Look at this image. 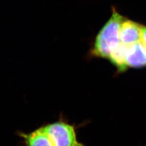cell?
I'll list each match as a JSON object with an SVG mask.
<instances>
[{
	"mask_svg": "<svg viewBox=\"0 0 146 146\" xmlns=\"http://www.w3.org/2000/svg\"><path fill=\"white\" fill-rule=\"evenodd\" d=\"M126 46L121 43L110 55L108 60L120 72H123L127 69L125 63Z\"/></svg>",
	"mask_w": 146,
	"mask_h": 146,
	"instance_id": "8992f818",
	"label": "cell"
},
{
	"mask_svg": "<svg viewBox=\"0 0 146 146\" xmlns=\"http://www.w3.org/2000/svg\"><path fill=\"white\" fill-rule=\"evenodd\" d=\"M125 58L127 68L146 67V47L142 40L126 47Z\"/></svg>",
	"mask_w": 146,
	"mask_h": 146,
	"instance_id": "5b68a950",
	"label": "cell"
},
{
	"mask_svg": "<svg viewBox=\"0 0 146 146\" xmlns=\"http://www.w3.org/2000/svg\"><path fill=\"white\" fill-rule=\"evenodd\" d=\"M125 19L115 8H112L110 19L100 29L95 38L90 50V56L94 58L108 59L110 55L120 45V28Z\"/></svg>",
	"mask_w": 146,
	"mask_h": 146,
	"instance_id": "6da1fadb",
	"label": "cell"
},
{
	"mask_svg": "<svg viewBox=\"0 0 146 146\" xmlns=\"http://www.w3.org/2000/svg\"><path fill=\"white\" fill-rule=\"evenodd\" d=\"M142 41L146 47V26L142 25Z\"/></svg>",
	"mask_w": 146,
	"mask_h": 146,
	"instance_id": "52a82bcc",
	"label": "cell"
},
{
	"mask_svg": "<svg viewBox=\"0 0 146 146\" xmlns=\"http://www.w3.org/2000/svg\"><path fill=\"white\" fill-rule=\"evenodd\" d=\"M18 136L24 146H56L43 125L28 133L20 131Z\"/></svg>",
	"mask_w": 146,
	"mask_h": 146,
	"instance_id": "277c9868",
	"label": "cell"
},
{
	"mask_svg": "<svg viewBox=\"0 0 146 146\" xmlns=\"http://www.w3.org/2000/svg\"><path fill=\"white\" fill-rule=\"evenodd\" d=\"M142 25L134 21L125 19L120 28L121 43L126 47L141 40Z\"/></svg>",
	"mask_w": 146,
	"mask_h": 146,
	"instance_id": "3957f363",
	"label": "cell"
},
{
	"mask_svg": "<svg viewBox=\"0 0 146 146\" xmlns=\"http://www.w3.org/2000/svg\"><path fill=\"white\" fill-rule=\"evenodd\" d=\"M43 125L56 146H86L78 141L77 127L64 118Z\"/></svg>",
	"mask_w": 146,
	"mask_h": 146,
	"instance_id": "7a4b0ae2",
	"label": "cell"
}]
</instances>
